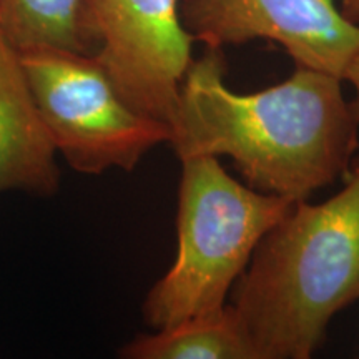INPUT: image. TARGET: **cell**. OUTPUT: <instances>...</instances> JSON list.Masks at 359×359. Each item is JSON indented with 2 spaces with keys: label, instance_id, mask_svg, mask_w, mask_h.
<instances>
[{
  "label": "cell",
  "instance_id": "ba28073f",
  "mask_svg": "<svg viewBox=\"0 0 359 359\" xmlns=\"http://www.w3.org/2000/svg\"><path fill=\"white\" fill-rule=\"evenodd\" d=\"M118 359H278L248 334L230 306L182 325L138 334Z\"/></svg>",
  "mask_w": 359,
  "mask_h": 359
},
{
  "label": "cell",
  "instance_id": "3957f363",
  "mask_svg": "<svg viewBox=\"0 0 359 359\" xmlns=\"http://www.w3.org/2000/svg\"><path fill=\"white\" fill-rule=\"evenodd\" d=\"M180 161L177 257L142 308L154 330L224 309L259 241L294 203L240 183L217 156Z\"/></svg>",
  "mask_w": 359,
  "mask_h": 359
},
{
  "label": "cell",
  "instance_id": "9c48e42d",
  "mask_svg": "<svg viewBox=\"0 0 359 359\" xmlns=\"http://www.w3.org/2000/svg\"><path fill=\"white\" fill-rule=\"evenodd\" d=\"M90 7L92 0H0V32L17 52L93 53Z\"/></svg>",
  "mask_w": 359,
  "mask_h": 359
},
{
  "label": "cell",
  "instance_id": "8fae6325",
  "mask_svg": "<svg viewBox=\"0 0 359 359\" xmlns=\"http://www.w3.org/2000/svg\"><path fill=\"white\" fill-rule=\"evenodd\" d=\"M344 13L349 19L354 20L359 17V0H344Z\"/></svg>",
  "mask_w": 359,
  "mask_h": 359
},
{
  "label": "cell",
  "instance_id": "52a82bcc",
  "mask_svg": "<svg viewBox=\"0 0 359 359\" xmlns=\"http://www.w3.org/2000/svg\"><path fill=\"white\" fill-rule=\"evenodd\" d=\"M58 187L57 151L35 109L19 52L0 32V193L52 196Z\"/></svg>",
  "mask_w": 359,
  "mask_h": 359
},
{
  "label": "cell",
  "instance_id": "5b68a950",
  "mask_svg": "<svg viewBox=\"0 0 359 359\" xmlns=\"http://www.w3.org/2000/svg\"><path fill=\"white\" fill-rule=\"evenodd\" d=\"M90 34L92 55L123 100L172 127L195 42L180 0H92Z\"/></svg>",
  "mask_w": 359,
  "mask_h": 359
},
{
  "label": "cell",
  "instance_id": "6da1fadb",
  "mask_svg": "<svg viewBox=\"0 0 359 359\" xmlns=\"http://www.w3.org/2000/svg\"><path fill=\"white\" fill-rule=\"evenodd\" d=\"M343 80L296 67L290 79L253 93L224 83L219 50L193 60L183 79L172 143L187 156H230L248 187L290 201L348 177L359 114Z\"/></svg>",
  "mask_w": 359,
  "mask_h": 359
},
{
  "label": "cell",
  "instance_id": "8992f818",
  "mask_svg": "<svg viewBox=\"0 0 359 359\" xmlns=\"http://www.w3.org/2000/svg\"><path fill=\"white\" fill-rule=\"evenodd\" d=\"M180 15L206 50L269 40L296 67L343 82L359 52V25L333 0H180Z\"/></svg>",
  "mask_w": 359,
  "mask_h": 359
},
{
  "label": "cell",
  "instance_id": "30bf717a",
  "mask_svg": "<svg viewBox=\"0 0 359 359\" xmlns=\"http://www.w3.org/2000/svg\"><path fill=\"white\" fill-rule=\"evenodd\" d=\"M344 82H349L353 85L354 93H356V98H354V107H356L358 114H359V52L358 55L354 57V60L351 62V65L348 67L346 75H344Z\"/></svg>",
  "mask_w": 359,
  "mask_h": 359
},
{
  "label": "cell",
  "instance_id": "7a4b0ae2",
  "mask_svg": "<svg viewBox=\"0 0 359 359\" xmlns=\"http://www.w3.org/2000/svg\"><path fill=\"white\" fill-rule=\"evenodd\" d=\"M359 299V158L323 203L294 201L255 250L228 306L278 359H313L331 318Z\"/></svg>",
  "mask_w": 359,
  "mask_h": 359
},
{
  "label": "cell",
  "instance_id": "277c9868",
  "mask_svg": "<svg viewBox=\"0 0 359 359\" xmlns=\"http://www.w3.org/2000/svg\"><path fill=\"white\" fill-rule=\"evenodd\" d=\"M19 55L48 138L75 172H132L148 151L172 140L168 125L123 100L92 53L30 48Z\"/></svg>",
  "mask_w": 359,
  "mask_h": 359
}]
</instances>
